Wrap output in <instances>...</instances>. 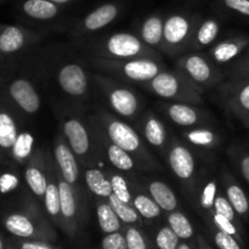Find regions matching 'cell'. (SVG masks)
I'll return each instance as SVG.
<instances>
[{"label": "cell", "mask_w": 249, "mask_h": 249, "mask_svg": "<svg viewBox=\"0 0 249 249\" xmlns=\"http://www.w3.org/2000/svg\"><path fill=\"white\" fill-rule=\"evenodd\" d=\"M168 160L173 173L179 179L189 180L195 174V160L191 152L184 145H173Z\"/></svg>", "instance_id": "7c38bea8"}, {"label": "cell", "mask_w": 249, "mask_h": 249, "mask_svg": "<svg viewBox=\"0 0 249 249\" xmlns=\"http://www.w3.org/2000/svg\"><path fill=\"white\" fill-rule=\"evenodd\" d=\"M102 249H128V245L121 233H107L106 237L102 240Z\"/></svg>", "instance_id": "f35d334b"}, {"label": "cell", "mask_w": 249, "mask_h": 249, "mask_svg": "<svg viewBox=\"0 0 249 249\" xmlns=\"http://www.w3.org/2000/svg\"><path fill=\"white\" fill-rule=\"evenodd\" d=\"M220 26L218 21L214 18L206 19L199 24L198 29L196 32V44L198 46H208L213 43L218 36Z\"/></svg>", "instance_id": "f1b7e54d"}, {"label": "cell", "mask_w": 249, "mask_h": 249, "mask_svg": "<svg viewBox=\"0 0 249 249\" xmlns=\"http://www.w3.org/2000/svg\"><path fill=\"white\" fill-rule=\"evenodd\" d=\"M97 220L105 233H113L121 229V219L109 203H101L97 207Z\"/></svg>", "instance_id": "d4e9b609"}, {"label": "cell", "mask_w": 249, "mask_h": 249, "mask_svg": "<svg viewBox=\"0 0 249 249\" xmlns=\"http://www.w3.org/2000/svg\"><path fill=\"white\" fill-rule=\"evenodd\" d=\"M44 206L46 212L53 218H57L61 215V203H60V192H58V185L53 182L51 179H48V187L44 194Z\"/></svg>", "instance_id": "f546056e"}, {"label": "cell", "mask_w": 249, "mask_h": 249, "mask_svg": "<svg viewBox=\"0 0 249 249\" xmlns=\"http://www.w3.org/2000/svg\"><path fill=\"white\" fill-rule=\"evenodd\" d=\"M241 172L243 178L249 182V156H246L241 162Z\"/></svg>", "instance_id": "c3c4849f"}, {"label": "cell", "mask_w": 249, "mask_h": 249, "mask_svg": "<svg viewBox=\"0 0 249 249\" xmlns=\"http://www.w3.org/2000/svg\"><path fill=\"white\" fill-rule=\"evenodd\" d=\"M150 88L156 95L164 99H180L189 101H198L197 95L191 82L184 75H178L170 72H160L150 82Z\"/></svg>", "instance_id": "6da1fadb"}, {"label": "cell", "mask_w": 249, "mask_h": 249, "mask_svg": "<svg viewBox=\"0 0 249 249\" xmlns=\"http://www.w3.org/2000/svg\"><path fill=\"white\" fill-rule=\"evenodd\" d=\"M49 1L55 2V4L57 5H63V4H68V2H71L72 0H49Z\"/></svg>", "instance_id": "681fc988"}, {"label": "cell", "mask_w": 249, "mask_h": 249, "mask_svg": "<svg viewBox=\"0 0 249 249\" xmlns=\"http://www.w3.org/2000/svg\"><path fill=\"white\" fill-rule=\"evenodd\" d=\"M148 191L160 209L167 212H174L177 209V196L167 184L163 181H152L148 186Z\"/></svg>", "instance_id": "ffe728a7"}, {"label": "cell", "mask_w": 249, "mask_h": 249, "mask_svg": "<svg viewBox=\"0 0 249 249\" xmlns=\"http://www.w3.org/2000/svg\"><path fill=\"white\" fill-rule=\"evenodd\" d=\"M179 68L189 82L197 85H209L215 82L216 73L211 63L201 55H189L179 61Z\"/></svg>", "instance_id": "277c9868"}, {"label": "cell", "mask_w": 249, "mask_h": 249, "mask_svg": "<svg viewBox=\"0 0 249 249\" xmlns=\"http://www.w3.org/2000/svg\"><path fill=\"white\" fill-rule=\"evenodd\" d=\"M168 223H169V226L173 229V231L179 236V238L186 240V238L191 237L192 233H194V229H192L189 219L179 212H173L168 218Z\"/></svg>", "instance_id": "836d02e7"}, {"label": "cell", "mask_w": 249, "mask_h": 249, "mask_svg": "<svg viewBox=\"0 0 249 249\" xmlns=\"http://www.w3.org/2000/svg\"><path fill=\"white\" fill-rule=\"evenodd\" d=\"M216 182L214 180L209 181L206 186L202 190L201 195V204L203 208L211 209L212 207H214V202L216 198Z\"/></svg>", "instance_id": "74e56055"}, {"label": "cell", "mask_w": 249, "mask_h": 249, "mask_svg": "<svg viewBox=\"0 0 249 249\" xmlns=\"http://www.w3.org/2000/svg\"><path fill=\"white\" fill-rule=\"evenodd\" d=\"M214 209H215V213L221 214L230 220H233V218H235V209L231 206L230 201L225 197H216L215 202H214Z\"/></svg>", "instance_id": "ab89813d"}, {"label": "cell", "mask_w": 249, "mask_h": 249, "mask_svg": "<svg viewBox=\"0 0 249 249\" xmlns=\"http://www.w3.org/2000/svg\"><path fill=\"white\" fill-rule=\"evenodd\" d=\"M24 179L31 191L36 197H44L45 190L48 187V178L43 169V162H41L40 155H34L27 163L26 170H24Z\"/></svg>", "instance_id": "9a60e30c"}, {"label": "cell", "mask_w": 249, "mask_h": 249, "mask_svg": "<svg viewBox=\"0 0 249 249\" xmlns=\"http://www.w3.org/2000/svg\"><path fill=\"white\" fill-rule=\"evenodd\" d=\"M143 135L146 140L155 147H162L167 138L164 125L155 116H148L146 118L143 124Z\"/></svg>", "instance_id": "484cf974"}, {"label": "cell", "mask_w": 249, "mask_h": 249, "mask_svg": "<svg viewBox=\"0 0 249 249\" xmlns=\"http://www.w3.org/2000/svg\"><path fill=\"white\" fill-rule=\"evenodd\" d=\"M107 157L111 164L117 169L123 170V172H130L134 169V160L129 152L114 143H112L107 148Z\"/></svg>", "instance_id": "83f0119b"}, {"label": "cell", "mask_w": 249, "mask_h": 249, "mask_svg": "<svg viewBox=\"0 0 249 249\" xmlns=\"http://www.w3.org/2000/svg\"><path fill=\"white\" fill-rule=\"evenodd\" d=\"M191 31L192 22L189 17L181 14H173L164 21L163 40L170 48H178L187 40Z\"/></svg>", "instance_id": "ba28073f"}, {"label": "cell", "mask_w": 249, "mask_h": 249, "mask_svg": "<svg viewBox=\"0 0 249 249\" xmlns=\"http://www.w3.org/2000/svg\"><path fill=\"white\" fill-rule=\"evenodd\" d=\"M215 243L220 249H240V246L232 237V235L221 230L215 235Z\"/></svg>", "instance_id": "7bdbcfd3"}, {"label": "cell", "mask_w": 249, "mask_h": 249, "mask_svg": "<svg viewBox=\"0 0 249 249\" xmlns=\"http://www.w3.org/2000/svg\"><path fill=\"white\" fill-rule=\"evenodd\" d=\"M177 249H191V248H190L187 245H180Z\"/></svg>", "instance_id": "f907efd6"}, {"label": "cell", "mask_w": 249, "mask_h": 249, "mask_svg": "<svg viewBox=\"0 0 249 249\" xmlns=\"http://www.w3.org/2000/svg\"><path fill=\"white\" fill-rule=\"evenodd\" d=\"M18 186V178L12 173H2L0 175V194L6 195L15 191Z\"/></svg>", "instance_id": "60d3db41"}, {"label": "cell", "mask_w": 249, "mask_h": 249, "mask_svg": "<svg viewBox=\"0 0 249 249\" xmlns=\"http://www.w3.org/2000/svg\"><path fill=\"white\" fill-rule=\"evenodd\" d=\"M18 136V129L12 114L0 107V150L11 152L12 146Z\"/></svg>", "instance_id": "e0dca14e"}, {"label": "cell", "mask_w": 249, "mask_h": 249, "mask_svg": "<svg viewBox=\"0 0 249 249\" xmlns=\"http://www.w3.org/2000/svg\"><path fill=\"white\" fill-rule=\"evenodd\" d=\"M58 192H60L61 215L66 220H71L77 213V203H75V195L72 189V185L66 181L61 175L57 177Z\"/></svg>", "instance_id": "7402d4cb"}, {"label": "cell", "mask_w": 249, "mask_h": 249, "mask_svg": "<svg viewBox=\"0 0 249 249\" xmlns=\"http://www.w3.org/2000/svg\"><path fill=\"white\" fill-rule=\"evenodd\" d=\"M108 101L112 108L123 117H131L138 112V97L126 88H112L108 91Z\"/></svg>", "instance_id": "4fadbf2b"}, {"label": "cell", "mask_w": 249, "mask_h": 249, "mask_svg": "<svg viewBox=\"0 0 249 249\" xmlns=\"http://www.w3.org/2000/svg\"><path fill=\"white\" fill-rule=\"evenodd\" d=\"M63 133L70 147L77 156H85L90 148V139L84 124L77 118H70L63 123Z\"/></svg>", "instance_id": "8fae6325"}, {"label": "cell", "mask_w": 249, "mask_h": 249, "mask_svg": "<svg viewBox=\"0 0 249 249\" xmlns=\"http://www.w3.org/2000/svg\"><path fill=\"white\" fill-rule=\"evenodd\" d=\"M0 151H1V150H0ZM0 158H1V153H0Z\"/></svg>", "instance_id": "f5cc1de1"}, {"label": "cell", "mask_w": 249, "mask_h": 249, "mask_svg": "<svg viewBox=\"0 0 249 249\" xmlns=\"http://www.w3.org/2000/svg\"><path fill=\"white\" fill-rule=\"evenodd\" d=\"M53 156L60 168L61 177L71 185L75 184L79 175V168L72 148L66 145L62 140H58L53 148Z\"/></svg>", "instance_id": "30bf717a"}, {"label": "cell", "mask_w": 249, "mask_h": 249, "mask_svg": "<svg viewBox=\"0 0 249 249\" xmlns=\"http://www.w3.org/2000/svg\"><path fill=\"white\" fill-rule=\"evenodd\" d=\"M133 206L138 211V213L146 219L157 218L162 211L160 207L156 203L155 199L152 197L146 196V195L135 196V198L133 199Z\"/></svg>", "instance_id": "4dcf8cb0"}, {"label": "cell", "mask_w": 249, "mask_h": 249, "mask_svg": "<svg viewBox=\"0 0 249 249\" xmlns=\"http://www.w3.org/2000/svg\"><path fill=\"white\" fill-rule=\"evenodd\" d=\"M248 66H249V63H248Z\"/></svg>", "instance_id": "db71d44e"}, {"label": "cell", "mask_w": 249, "mask_h": 249, "mask_svg": "<svg viewBox=\"0 0 249 249\" xmlns=\"http://www.w3.org/2000/svg\"><path fill=\"white\" fill-rule=\"evenodd\" d=\"M187 140L195 146L199 147H213L218 142V138L215 134L209 129H194L185 134Z\"/></svg>", "instance_id": "d6a6232c"}, {"label": "cell", "mask_w": 249, "mask_h": 249, "mask_svg": "<svg viewBox=\"0 0 249 249\" xmlns=\"http://www.w3.org/2000/svg\"><path fill=\"white\" fill-rule=\"evenodd\" d=\"M128 249H146V243L140 231L136 229H129L125 236Z\"/></svg>", "instance_id": "b9f144b4"}, {"label": "cell", "mask_w": 249, "mask_h": 249, "mask_svg": "<svg viewBox=\"0 0 249 249\" xmlns=\"http://www.w3.org/2000/svg\"><path fill=\"white\" fill-rule=\"evenodd\" d=\"M107 134L112 143L119 146L129 153L138 152L141 148V140L138 133L130 125L118 119H107Z\"/></svg>", "instance_id": "8992f818"}, {"label": "cell", "mask_w": 249, "mask_h": 249, "mask_svg": "<svg viewBox=\"0 0 249 249\" xmlns=\"http://www.w3.org/2000/svg\"><path fill=\"white\" fill-rule=\"evenodd\" d=\"M156 242L160 249H177L179 243V236L170 228H162L158 232Z\"/></svg>", "instance_id": "8d00e7d4"}, {"label": "cell", "mask_w": 249, "mask_h": 249, "mask_svg": "<svg viewBox=\"0 0 249 249\" xmlns=\"http://www.w3.org/2000/svg\"><path fill=\"white\" fill-rule=\"evenodd\" d=\"M34 146V136L29 131L18 133L16 141L11 150V157L15 162L19 164H26L32 157Z\"/></svg>", "instance_id": "603a6c76"}, {"label": "cell", "mask_w": 249, "mask_h": 249, "mask_svg": "<svg viewBox=\"0 0 249 249\" xmlns=\"http://www.w3.org/2000/svg\"><path fill=\"white\" fill-rule=\"evenodd\" d=\"M108 203L111 204L112 208L114 209L117 215L119 216L122 221L126 224H134L139 220V213L135 208L125 202L121 201L114 194H112L108 197Z\"/></svg>", "instance_id": "1f68e13d"}, {"label": "cell", "mask_w": 249, "mask_h": 249, "mask_svg": "<svg viewBox=\"0 0 249 249\" xmlns=\"http://www.w3.org/2000/svg\"><path fill=\"white\" fill-rule=\"evenodd\" d=\"M21 249H51L48 245L40 242H23Z\"/></svg>", "instance_id": "7dc6e473"}, {"label": "cell", "mask_w": 249, "mask_h": 249, "mask_svg": "<svg viewBox=\"0 0 249 249\" xmlns=\"http://www.w3.org/2000/svg\"><path fill=\"white\" fill-rule=\"evenodd\" d=\"M223 2L228 9L249 16V0H223Z\"/></svg>", "instance_id": "f6af8a7d"}, {"label": "cell", "mask_w": 249, "mask_h": 249, "mask_svg": "<svg viewBox=\"0 0 249 249\" xmlns=\"http://www.w3.org/2000/svg\"><path fill=\"white\" fill-rule=\"evenodd\" d=\"M119 14V7L113 2H106V4L100 5L95 10H92L90 14L83 19V28L89 32H96L102 29L104 27L108 26L112 21L117 18Z\"/></svg>", "instance_id": "5bb4252c"}, {"label": "cell", "mask_w": 249, "mask_h": 249, "mask_svg": "<svg viewBox=\"0 0 249 249\" xmlns=\"http://www.w3.org/2000/svg\"><path fill=\"white\" fill-rule=\"evenodd\" d=\"M0 249H2V241H1V238H0Z\"/></svg>", "instance_id": "816d5d0a"}, {"label": "cell", "mask_w": 249, "mask_h": 249, "mask_svg": "<svg viewBox=\"0 0 249 249\" xmlns=\"http://www.w3.org/2000/svg\"><path fill=\"white\" fill-rule=\"evenodd\" d=\"M164 34V21L160 15H151L141 26V38L147 45L157 46L162 43Z\"/></svg>", "instance_id": "d6986e66"}, {"label": "cell", "mask_w": 249, "mask_h": 249, "mask_svg": "<svg viewBox=\"0 0 249 249\" xmlns=\"http://www.w3.org/2000/svg\"><path fill=\"white\" fill-rule=\"evenodd\" d=\"M237 101L238 105H240L243 109L249 111V84L246 85L245 88H242V90L238 92Z\"/></svg>", "instance_id": "bcb514c9"}, {"label": "cell", "mask_w": 249, "mask_h": 249, "mask_svg": "<svg viewBox=\"0 0 249 249\" xmlns=\"http://www.w3.org/2000/svg\"><path fill=\"white\" fill-rule=\"evenodd\" d=\"M213 219H214V223H215V225L218 226L221 231H224V232H226V233H230V235H232V236L236 235V228L233 226L232 220H230V219H228L226 216L221 215V214H219V213L214 214Z\"/></svg>", "instance_id": "ee69618b"}, {"label": "cell", "mask_w": 249, "mask_h": 249, "mask_svg": "<svg viewBox=\"0 0 249 249\" xmlns=\"http://www.w3.org/2000/svg\"><path fill=\"white\" fill-rule=\"evenodd\" d=\"M241 49H242V46L237 41L226 40L214 46L211 51V55L215 62L226 63L235 58L240 53Z\"/></svg>", "instance_id": "4316f807"}, {"label": "cell", "mask_w": 249, "mask_h": 249, "mask_svg": "<svg viewBox=\"0 0 249 249\" xmlns=\"http://www.w3.org/2000/svg\"><path fill=\"white\" fill-rule=\"evenodd\" d=\"M226 195H228V199L230 201L235 212H237L238 214L247 213L249 208L248 199L243 190L238 185H229L228 189H226Z\"/></svg>", "instance_id": "e575fe53"}, {"label": "cell", "mask_w": 249, "mask_h": 249, "mask_svg": "<svg viewBox=\"0 0 249 249\" xmlns=\"http://www.w3.org/2000/svg\"><path fill=\"white\" fill-rule=\"evenodd\" d=\"M32 34L27 29L12 24H0V55H12L29 43Z\"/></svg>", "instance_id": "9c48e42d"}, {"label": "cell", "mask_w": 249, "mask_h": 249, "mask_svg": "<svg viewBox=\"0 0 249 249\" xmlns=\"http://www.w3.org/2000/svg\"><path fill=\"white\" fill-rule=\"evenodd\" d=\"M104 50L111 57L121 58V60L142 57L147 53L138 36L125 32L116 33L109 36L105 43Z\"/></svg>", "instance_id": "3957f363"}, {"label": "cell", "mask_w": 249, "mask_h": 249, "mask_svg": "<svg viewBox=\"0 0 249 249\" xmlns=\"http://www.w3.org/2000/svg\"><path fill=\"white\" fill-rule=\"evenodd\" d=\"M109 180H111L112 191H113V194L116 195L121 201L125 202V203L128 204L133 203V198H131V194L128 186V181H126L122 175H118V174L111 175V179Z\"/></svg>", "instance_id": "d590c367"}, {"label": "cell", "mask_w": 249, "mask_h": 249, "mask_svg": "<svg viewBox=\"0 0 249 249\" xmlns=\"http://www.w3.org/2000/svg\"><path fill=\"white\" fill-rule=\"evenodd\" d=\"M104 66L108 68H114L123 77L134 82H151L156 75H158L162 70V66L156 61L146 57L129 58L121 61H104Z\"/></svg>", "instance_id": "7a4b0ae2"}, {"label": "cell", "mask_w": 249, "mask_h": 249, "mask_svg": "<svg viewBox=\"0 0 249 249\" xmlns=\"http://www.w3.org/2000/svg\"><path fill=\"white\" fill-rule=\"evenodd\" d=\"M24 15L33 19L48 21L60 14V7L55 2L49 0H24L21 5Z\"/></svg>", "instance_id": "2e32d148"}, {"label": "cell", "mask_w": 249, "mask_h": 249, "mask_svg": "<svg viewBox=\"0 0 249 249\" xmlns=\"http://www.w3.org/2000/svg\"><path fill=\"white\" fill-rule=\"evenodd\" d=\"M168 117L178 125L191 126L198 122L199 114L194 107L185 104H173L167 109Z\"/></svg>", "instance_id": "cb8c5ba5"}, {"label": "cell", "mask_w": 249, "mask_h": 249, "mask_svg": "<svg viewBox=\"0 0 249 249\" xmlns=\"http://www.w3.org/2000/svg\"><path fill=\"white\" fill-rule=\"evenodd\" d=\"M4 226L10 233L21 238H29L36 233V226L32 219L22 213H11L5 216Z\"/></svg>", "instance_id": "ac0fdd59"}, {"label": "cell", "mask_w": 249, "mask_h": 249, "mask_svg": "<svg viewBox=\"0 0 249 249\" xmlns=\"http://www.w3.org/2000/svg\"><path fill=\"white\" fill-rule=\"evenodd\" d=\"M85 184L88 189L97 197L101 198H108L113 191H112L111 180L105 177L104 173L99 169H88L85 172Z\"/></svg>", "instance_id": "44dd1931"}, {"label": "cell", "mask_w": 249, "mask_h": 249, "mask_svg": "<svg viewBox=\"0 0 249 249\" xmlns=\"http://www.w3.org/2000/svg\"><path fill=\"white\" fill-rule=\"evenodd\" d=\"M61 89L72 96H82L88 89V79L84 70L78 63H67L57 75Z\"/></svg>", "instance_id": "52a82bcc"}, {"label": "cell", "mask_w": 249, "mask_h": 249, "mask_svg": "<svg viewBox=\"0 0 249 249\" xmlns=\"http://www.w3.org/2000/svg\"><path fill=\"white\" fill-rule=\"evenodd\" d=\"M9 95L24 113L34 114L40 108V96L33 84L24 78H17L10 83Z\"/></svg>", "instance_id": "5b68a950"}]
</instances>
